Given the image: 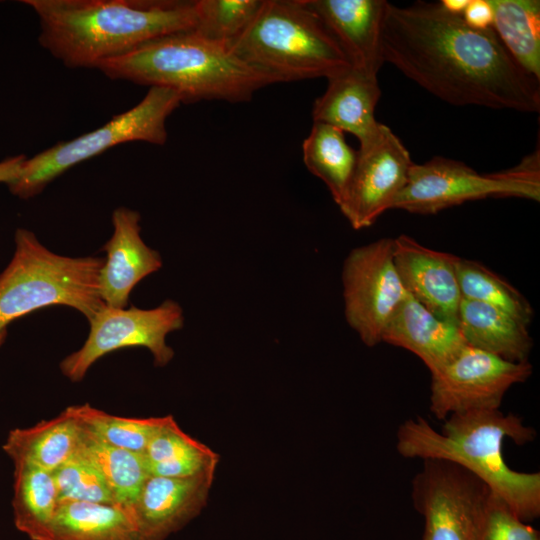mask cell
Wrapping results in <instances>:
<instances>
[{
	"label": "cell",
	"mask_w": 540,
	"mask_h": 540,
	"mask_svg": "<svg viewBox=\"0 0 540 540\" xmlns=\"http://www.w3.org/2000/svg\"><path fill=\"white\" fill-rule=\"evenodd\" d=\"M384 63L456 106L539 112L540 80L508 52L494 29H475L441 2L387 3Z\"/></svg>",
	"instance_id": "obj_1"
},
{
	"label": "cell",
	"mask_w": 540,
	"mask_h": 540,
	"mask_svg": "<svg viewBox=\"0 0 540 540\" xmlns=\"http://www.w3.org/2000/svg\"><path fill=\"white\" fill-rule=\"evenodd\" d=\"M39 18V42L68 68H96L167 35L192 31L195 1L23 0Z\"/></svg>",
	"instance_id": "obj_2"
},
{
	"label": "cell",
	"mask_w": 540,
	"mask_h": 540,
	"mask_svg": "<svg viewBox=\"0 0 540 540\" xmlns=\"http://www.w3.org/2000/svg\"><path fill=\"white\" fill-rule=\"evenodd\" d=\"M535 436L515 414L476 410L450 415L442 432L422 417L409 419L397 431L396 448L405 458L446 460L465 468L526 521L540 514V473L510 469L502 446L506 438L523 445Z\"/></svg>",
	"instance_id": "obj_3"
},
{
	"label": "cell",
	"mask_w": 540,
	"mask_h": 540,
	"mask_svg": "<svg viewBox=\"0 0 540 540\" xmlns=\"http://www.w3.org/2000/svg\"><path fill=\"white\" fill-rule=\"evenodd\" d=\"M108 78L177 92L182 103L202 100L249 101L276 83L239 59L229 46L194 31L150 41L126 55L99 63Z\"/></svg>",
	"instance_id": "obj_4"
},
{
	"label": "cell",
	"mask_w": 540,
	"mask_h": 540,
	"mask_svg": "<svg viewBox=\"0 0 540 540\" xmlns=\"http://www.w3.org/2000/svg\"><path fill=\"white\" fill-rule=\"evenodd\" d=\"M230 49L276 83L329 79L351 67L305 0H263L253 21Z\"/></svg>",
	"instance_id": "obj_5"
},
{
	"label": "cell",
	"mask_w": 540,
	"mask_h": 540,
	"mask_svg": "<svg viewBox=\"0 0 540 540\" xmlns=\"http://www.w3.org/2000/svg\"><path fill=\"white\" fill-rule=\"evenodd\" d=\"M15 251L0 273V334L35 310L65 305L89 321L106 305L100 295L102 257H68L45 247L36 235L18 228Z\"/></svg>",
	"instance_id": "obj_6"
},
{
	"label": "cell",
	"mask_w": 540,
	"mask_h": 540,
	"mask_svg": "<svg viewBox=\"0 0 540 540\" xmlns=\"http://www.w3.org/2000/svg\"><path fill=\"white\" fill-rule=\"evenodd\" d=\"M181 103L177 92L150 87L137 105L97 129L26 158L18 177L7 186L13 195L29 199L73 166L119 144L143 141L163 145L167 141L166 120Z\"/></svg>",
	"instance_id": "obj_7"
},
{
	"label": "cell",
	"mask_w": 540,
	"mask_h": 540,
	"mask_svg": "<svg viewBox=\"0 0 540 540\" xmlns=\"http://www.w3.org/2000/svg\"><path fill=\"white\" fill-rule=\"evenodd\" d=\"M489 197H517L540 200L539 149L513 168L479 173L463 162L434 157L413 163L406 185L392 209L415 214H436L446 208Z\"/></svg>",
	"instance_id": "obj_8"
},
{
	"label": "cell",
	"mask_w": 540,
	"mask_h": 540,
	"mask_svg": "<svg viewBox=\"0 0 540 540\" xmlns=\"http://www.w3.org/2000/svg\"><path fill=\"white\" fill-rule=\"evenodd\" d=\"M491 492L453 462L424 460L412 482L414 506L425 519L423 540H479Z\"/></svg>",
	"instance_id": "obj_9"
},
{
	"label": "cell",
	"mask_w": 540,
	"mask_h": 540,
	"mask_svg": "<svg viewBox=\"0 0 540 540\" xmlns=\"http://www.w3.org/2000/svg\"><path fill=\"white\" fill-rule=\"evenodd\" d=\"M88 322L90 330L82 347L60 362L62 374L72 382H80L104 355L126 347H145L156 366H166L174 357L166 337L183 327L184 315L177 302L165 300L152 309L105 306Z\"/></svg>",
	"instance_id": "obj_10"
},
{
	"label": "cell",
	"mask_w": 540,
	"mask_h": 540,
	"mask_svg": "<svg viewBox=\"0 0 540 540\" xmlns=\"http://www.w3.org/2000/svg\"><path fill=\"white\" fill-rule=\"evenodd\" d=\"M345 316L362 342L375 346L407 296L394 263V238L354 248L342 270Z\"/></svg>",
	"instance_id": "obj_11"
},
{
	"label": "cell",
	"mask_w": 540,
	"mask_h": 540,
	"mask_svg": "<svg viewBox=\"0 0 540 540\" xmlns=\"http://www.w3.org/2000/svg\"><path fill=\"white\" fill-rule=\"evenodd\" d=\"M531 374L528 361L511 362L466 345L431 373L430 411L437 419H446L456 413L499 409L507 390Z\"/></svg>",
	"instance_id": "obj_12"
},
{
	"label": "cell",
	"mask_w": 540,
	"mask_h": 540,
	"mask_svg": "<svg viewBox=\"0 0 540 540\" xmlns=\"http://www.w3.org/2000/svg\"><path fill=\"white\" fill-rule=\"evenodd\" d=\"M357 153L356 166L339 208L350 225L360 230L392 209L413 162L402 141L382 123L372 138L360 144Z\"/></svg>",
	"instance_id": "obj_13"
},
{
	"label": "cell",
	"mask_w": 540,
	"mask_h": 540,
	"mask_svg": "<svg viewBox=\"0 0 540 540\" xmlns=\"http://www.w3.org/2000/svg\"><path fill=\"white\" fill-rule=\"evenodd\" d=\"M458 259L408 235L394 238V263L407 293L437 317L457 324L462 300Z\"/></svg>",
	"instance_id": "obj_14"
},
{
	"label": "cell",
	"mask_w": 540,
	"mask_h": 540,
	"mask_svg": "<svg viewBox=\"0 0 540 540\" xmlns=\"http://www.w3.org/2000/svg\"><path fill=\"white\" fill-rule=\"evenodd\" d=\"M215 472L184 478L148 476L131 506L143 540H166L206 506Z\"/></svg>",
	"instance_id": "obj_15"
},
{
	"label": "cell",
	"mask_w": 540,
	"mask_h": 540,
	"mask_svg": "<svg viewBox=\"0 0 540 540\" xmlns=\"http://www.w3.org/2000/svg\"><path fill=\"white\" fill-rule=\"evenodd\" d=\"M140 214L127 207L113 211V234L104 244L100 295L106 306L126 308L133 288L162 267V258L141 237Z\"/></svg>",
	"instance_id": "obj_16"
},
{
	"label": "cell",
	"mask_w": 540,
	"mask_h": 540,
	"mask_svg": "<svg viewBox=\"0 0 540 540\" xmlns=\"http://www.w3.org/2000/svg\"><path fill=\"white\" fill-rule=\"evenodd\" d=\"M339 44L352 68L377 77L384 64L381 31L386 0H305Z\"/></svg>",
	"instance_id": "obj_17"
},
{
	"label": "cell",
	"mask_w": 540,
	"mask_h": 540,
	"mask_svg": "<svg viewBox=\"0 0 540 540\" xmlns=\"http://www.w3.org/2000/svg\"><path fill=\"white\" fill-rule=\"evenodd\" d=\"M382 342L411 351L430 373L450 362L467 345L457 323L437 317L409 294L388 322Z\"/></svg>",
	"instance_id": "obj_18"
},
{
	"label": "cell",
	"mask_w": 540,
	"mask_h": 540,
	"mask_svg": "<svg viewBox=\"0 0 540 540\" xmlns=\"http://www.w3.org/2000/svg\"><path fill=\"white\" fill-rule=\"evenodd\" d=\"M327 81L325 92L314 102L313 122L334 126L365 143L381 125L375 118L381 95L377 77L350 67Z\"/></svg>",
	"instance_id": "obj_19"
},
{
	"label": "cell",
	"mask_w": 540,
	"mask_h": 540,
	"mask_svg": "<svg viewBox=\"0 0 540 540\" xmlns=\"http://www.w3.org/2000/svg\"><path fill=\"white\" fill-rule=\"evenodd\" d=\"M458 327L468 346L511 362H526L533 346L528 326L479 301L462 298Z\"/></svg>",
	"instance_id": "obj_20"
},
{
	"label": "cell",
	"mask_w": 540,
	"mask_h": 540,
	"mask_svg": "<svg viewBox=\"0 0 540 540\" xmlns=\"http://www.w3.org/2000/svg\"><path fill=\"white\" fill-rule=\"evenodd\" d=\"M81 431V424L66 407L52 419L12 429L3 450L13 463L23 462L52 473L74 456Z\"/></svg>",
	"instance_id": "obj_21"
},
{
	"label": "cell",
	"mask_w": 540,
	"mask_h": 540,
	"mask_svg": "<svg viewBox=\"0 0 540 540\" xmlns=\"http://www.w3.org/2000/svg\"><path fill=\"white\" fill-rule=\"evenodd\" d=\"M51 540H143L131 506L60 501Z\"/></svg>",
	"instance_id": "obj_22"
},
{
	"label": "cell",
	"mask_w": 540,
	"mask_h": 540,
	"mask_svg": "<svg viewBox=\"0 0 540 540\" xmlns=\"http://www.w3.org/2000/svg\"><path fill=\"white\" fill-rule=\"evenodd\" d=\"M142 455L149 476L169 478L215 472L219 461L217 453L182 431L172 415Z\"/></svg>",
	"instance_id": "obj_23"
},
{
	"label": "cell",
	"mask_w": 540,
	"mask_h": 540,
	"mask_svg": "<svg viewBox=\"0 0 540 540\" xmlns=\"http://www.w3.org/2000/svg\"><path fill=\"white\" fill-rule=\"evenodd\" d=\"M58 505L51 472L23 462L14 463L12 509L19 531L31 540H51Z\"/></svg>",
	"instance_id": "obj_24"
},
{
	"label": "cell",
	"mask_w": 540,
	"mask_h": 540,
	"mask_svg": "<svg viewBox=\"0 0 540 540\" xmlns=\"http://www.w3.org/2000/svg\"><path fill=\"white\" fill-rule=\"evenodd\" d=\"M76 454L98 471L116 503H135L149 476L142 454L110 445L84 427Z\"/></svg>",
	"instance_id": "obj_25"
},
{
	"label": "cell",
	"mask_w": 540,
	"mask_h": 540,
	"mask_svg": "<svg viewBox=\"0 0 540 540\" xmlns=\"http://www.w3.org/2000/svg\"><path fill=\"white\" fill-rule=\"evenodd\" d=\"M307 169L321 179L339 206L350 184L358 153L346 142L344 132L322 122H313L302 145Z\"/></svg>",
	"instance_id": "obj_26"
},
{
	"label": "cell",
	"mask_w": 540,
	"mask_h": 540,
	"mask_svg": "<svg viewBox=\"0 0 540 540\" xmlns=\"http://www.w3.org/2000/svg\"><path fill=\"white\" fill-rule=\"evenodd\" d=\"M492 28L513 56L540 80V2L538 0H489Z\"/></svg>",
	"instance_id": "obj_27"
},
{
	"label": "cell",
	"mask_w": 540,
	"mask_h": 540,
	"mask_svg": "<svg viewBox=\"0 0 540 540\" xmlns=\"http://www.w3.org/2000/svg\"><path fill=\"white\" fill-rule=\"evenodd\" d=\"M457 274L462 298L499 309L528 326L533 318L529 301L509 282L482 263L458 259Z\"/></svg>",
	"instance_id": "obj_28"
},
{
	"label": "cell",
	"mask_w": 540,
	"mask_h": 540,
	"mask_svg": "<svg viewBox=\"0 0 540 540\" xmlns=\"http://www.w3.org/2000/svg\"><path fill=\"white\" fill-rule=\"evenodd\" d=\"M68 409L81 426L96 437L115 447L140 454H143L168 418V415L150 418L121 417L87 403L69 406Z\"/></svg>",
	"instance_id": "obj_29"
},
{
	"label": "cell",
	"mask_w": 540,
	"mask_h": 540,
	"mask_svg": "<svg viewBox=\"0 0 540 540\" xmlns=\"http://www.w3.org/2000/svg\"><path fill=\"white\" fill-rule=\"evenodd\" d=\"M262 4L263 0H196L192 31L230 47L248 28Z\"/></svg>",
	"instance_id": "obj_30"
},
{
	"label": "cell",
	"mask_w": 540,
	"mask_h": 540,
	"mask_svg": "<svg viewBox=\"0 0 540 540\" xmlns=\"http://www.w3.org/2000/svg\"><path fill=\"white\" fill-rule=\"evenodd\" d=\"M52 475L59 502L118 504L98 471L76 453Z\"/></svg>",
	"instance_id": "obj_31"
},
{
	"label": "cell",
	"mask_w": 540,
	"mask_h": 540,
	"mask_svg": "<svg viewBox=\"0 0 540 540\" xmlns=\"http://www.w3.org/2000/svg\"><path fill=\"white\" fill-rule=\"evenodd\" d=\"M479 540H540L539 532L522 521L491 492Z\"/></svg>",
	"instance_id": "obj_32"
},
{
	"label": "cell",
	"mask_w": 540,
	"mask_h": 540,
	"mask_svg": "<svg viewBox=\"0 0 540 540\" xmlns=\"http://www.w3.org/2000/svg\"><path fill=\"white\" fill-rule=\"evenodd\" d=\"M462 17L472 28H491L493 24V10L489 0H469Z\"/></svg>",
	"instance_id": "obj_33"
},
{
	"label": "cell",
	"mask_w": 540,
	"mask_h": 540,
	"mask_svg": "<svg viewBox=\"0 0 540 540\" xmlns=\"http://www.w3.org/2000/svg\"><path fill=\"white\" fill-rule=\"evenodd\" d=\"M27 157L16 155L8 157L0 162V183L9 184L15 180L21 170V167Z\"/></svg>",
	"instance_id": "obj_34"
},
{
	"label": "cell",
	"mask_w": 540,
	"mask_h": 540,
	"mask_svg": "<svg viewBox=\"0 0 540 540\" xmlns=\"http://www.w3.org/2000/svg\"><path fill=\"white\" fill-rule=\"evenodd\" d=\"M444 9L456 15H462L469 3V0H443L440 1Z\"/></svg>",
	"instance_id": "obj_35"
},
{
	"label": "cell",
	"mask_w": 540,
	"mask_h": 540,
	"mask_svg": "<svg viewBox=\"0 0 540 540\" xmlns=\"http://www.w3.org/2000/svg\"><path fill=\"white\" fill-rule=\"evenodd\" d=\"M6 336H7V332L0 334V347L3 345V343H4L5 339H6Z\"/></svg>",
	"instance_id": "obj_36"
}]
</instances>
